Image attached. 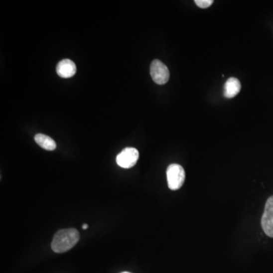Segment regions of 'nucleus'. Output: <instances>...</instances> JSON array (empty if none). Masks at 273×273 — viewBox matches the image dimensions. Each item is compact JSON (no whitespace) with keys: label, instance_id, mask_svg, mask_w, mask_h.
Instances as JSON below:
<instances>
[{"label":"nucleus","instance_id":"nucleus-6","mask_svg":"<svg viewBox=\"0 0 273 273\" xmlns=\"http://www.w3.org/2000/svg\"><path fill=\"white\" fill-rule=\"evenodd\" d=\"M76 65L71 59H62L56 66V73L62 78H72L76 74Z\"/></svg>","mask_w":273,"mask_h":273},{"label":"nucleus","instance_id":"nucleus-7","mask_svg":"<svg viewBox=\"0 0 273 273\" xmlns=\"http://www.w3.org/2000/svg\"><path fill=\"white\" fill-rule=\"evenodd\" d=\"M241 89H242V84L239 80L237 79L236 78H230L225 84L223 94L226 98H233L240 93Z\"/></svg>","mask_w":273,"mask_h":273},{"label":"nucleus","instance_id":"nucleus-1","mask_svg":"<svg viewBox=\"0 0 273 273\" xmlns=\"http://www.w3.org/2000/svg\"><path fill=\"white\" fill-rule=\"evenodd\" d=\"M79 239L80 233L77 229H62L53 237L51 247L55 253H65L73 248Z\"/></svg>","mask_w":273,"mask_h":273},{"label":"nucleus","instance_id":"nucleus-9","mask_svg":"<svg viewBox=\"0 0 273 273\" xmlns=\"http://www.w3.org/2000/svg\"><path fill=\"white\" fill-rule=\"evenodd\" d=\"M196 5L201 8H207L213 5V0H195Z\"/></svg>","mask_w":273,"mask_h":273},{"label":"nucleus","instance_id":"nucleus-5","mask_svg":"<svg viewBox=\"0 0 273 273\" xmlns=\"http://www.w3.org/2000/svg\"><path fill=\"white\" fill-rule=\"evenodd\" d=\"M261 226L266 235L273 238V196L270 197L266 203Z\"/></svg>","mask_w":273,"mask_h":273},{"label":"nucleus","instance_id":"nucleus-10","mask_svg":"<svg viewBox=\"0 0 273 273\" xmlns=\"http://www.w3.org/2000/svg\"><path fill=\"white\" fill-rule=\"evenodd\" d=\"M82 229H84V230H86L87 229H88V224L83 225Z\"/></svg>","mask_w":273,"mask_h":273},{"label":"nucleus","instance_id":"nucleus-4","mask_svg":"<svg viewBox=\"0 0 273 273\" xmlns=\"http://www.w3.org/2000/svg\"><path fill=\"white\" fill-rule=\"evenodd\" d=\"M139 159V152L134 147L125 148L116 157L118 165L124 168H130L136 165Z\"/></svg>","mask_w":273,"mask_h":273},{"label":"nucleus","instance_id":"nucleus-11","mask_svg":"<svg viewBox=\"0 0 273 273\" xmlns=\"http://www.w3.org/2000/svg\"><path fill=\"white\" fill-rule=\"evenodd\" d=\"M129 273V272H123V273Z\"/></svg>","mask_w":273,"mask_h":273},{"label":"nucleus","instance_id":"nucleus-2","mask_svg":"<svg viewBox=\"0 0 273 273\" xmlns=\"http://www.w3.org/2000/svg\"><path fill=\"white\" fill-rule=\"evenodd\" d=\"M167 181L169 189L177 191L180 189L185 181L184 168L178 164H171L166 171Z\"/></svg>","mask_w":273,"mask_h":273},{"label":"nucleus","instance_id":"nucleus-3","mask_svg":"<svg viewBox=\"0 0 273 273\" xmlns=\"http://www.w3.org/2000/svg\"><path fill=\"white\" fill-rule=\"evenodd\" d=\"M150 75L152 81L159 85L166 84L169 80L170 73L168 68L159 59H155L151 63Z\"/></svg>","mask_w":273,"mask_h":273},{"label":"nucleus","instance_id":"nucleus-8","mask_svg":"<svg viewBox=\"0 0 273 273\" xmlns=\"http://www.w3.org/2000/svg\"><path fill=\"white\" fill-rule=\"evenodd\" d=\"M36 143L46 150L53 151L56 148V143L53 138L43 134H37L34 136Z\"/></svg>","mask_w":273,"mask_h":273}]
</instances>
